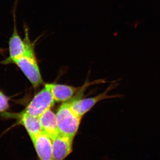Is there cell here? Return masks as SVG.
<instances>
[{"mask_svg":"<svg viewBox=\"0 0 160 160\" xmlns=\"http://www.w3.org/2000/svg\"><path fill=\"white\" fill-rule=\"evenodd\" d=\"M39 118L43 132L48 134L51 139L59 133L56 114L51 109L44 112Z\"/></svg>","mask_w":160,"mask_h":160,"instance_id":"obj_10","label":"cell"},{"mask_svg":"<svg viewBox=\"0 0 160 160\" xmlns=\"http://www.w3.org/2000/svg\"><path fill=\"white\" fill-rule=\"evenodd\" d=\"M55 102L49 84H47L35 95L23 111L32 116L40 117L44 112L51 109Z\"/></svg>","mask_w":160,"mask_h":160,"instance_id":"obj_4","label":"cell"},{"mask_svg":"<svg viewBox=\"0 0 160 160\" xmlns=\"http://www.w3.org/2000/svg\"><path fill=\"white\" fill-rule=\"evenodd\" d=\"M74 138L59 133L52 138V149L55 160H65L73 150Z\"/></svg>","mask_w":160,"mask_h":160,"instance_id":"obj_8","label":"cell"},{"mask_svg":"<svg viewBox=\"0 0 160 160\" xmlns=\"http://www.w3.org/2000/svg\"><path fill=\"white\" fill-rule=\"evenodd\" d=\"M58 130L61 134L74 138L82 118L72 109L69 102L62 104L56 114Z\"/></svg>","mask_w":160,"mask_h":160,"instance_id":"obj_1","label":"cell"},{"mask_svg":"<svg viewBox=\"0 0 160 160\" xmlns=\"http://www.w3.org/2000/svg\"><path fill=\"white\" fill-rule=\"evenodd\" d=\"M119 83H113L106 89V91L100 93L94 97L87 98L82 99L74 100L69 102L72 109L81 117L89 112L97 103L106 99L122 98L125 96L122 94H115L108 95V92L115 89L118 85Z\"/></svg>","mask_w":160,"mask_h":160,"instance_id":"obj_5","label":"cell"},{"mask_svg":"<svg viewBox=\"0 0 160 160\" xmlns=\"http://www.w3.org/2000/svg\"><path fill=\"white\" fill-rule=\"evenodd\" d=\"M6 118H13L17 119L19 123L24 126L30 139L42 132L39 117L32 116L24 111L18 114L4 112Z\"/></svg>","mask_w":160,"mask_h":160,"instance_id":"obj_6","label":"cell"},{"mask_svg":"<svg viewBox=\"0 0 160 160\" xmlns=\"http://www.w3.org/2000/svg\"><path fill=\"white\" fill-rule=\"evenodd\" d=\"M9 98L0 90V112H6L9 106Z\"/></svg>","mask_w":160,"mask_h":160,"instance_id":"obj_11","label":"cell"},{"mask_svg":"<svg viewBox=\"0 0 160 160\" xmlns=\"http://www.w3.org/2000/svg\"><path fill=\"white\" fill-rule=\"evenodd\" d=\"M18 67L32 86L37 87L43 83L35 51L13 60L11 62Z\"/></svg>","mask_w":160,"mask_h":160,"instance_id":"obj_3","label":"cell"},{"mask_svg":"<svg viewBox=\"0 0 160 160\" xmlns=\"http://www.w3.org/2000/svg\"><path fill=\"white\" fill-rule=\"evenodd\" d=\"M25 32V37L22 39L18 33L16 26H15L13 32L9 40V56L3 62L4 64H10L13 60L35 51V42H32L30 41L27 28H26Z\"/></svg>","mask_w":160,"mask_h":160,"instance_id":"obj_2","label":"cell"},{"mask_svg":"<svg viewBox=\"0 0 160 160\" xmlns=\"http://www.w3.org/2000/svg\"><path fill=\"white\" fill-rule=\"evenodd\" d=\"M39 160H55L50 136L42 132L31 138Z\"/></svg>","mask_w":160,"mask_h":160,"instance_id":"obj_7","label":"cell"},{"mask_svg":"<svg viewBox=\"0 0 160 160\" xmlns=\"http://www.w3.org/2000/svg\"><path fill=\"white\" fill-rule=\"evenodd\" d=\"M54 101L66 102L70 100L79 90V88L58 84H49Z\"/></svg>","mask_w":160,"mask_h":160,"instance_id":"obj_9","label":"cell"}]
</instances>
